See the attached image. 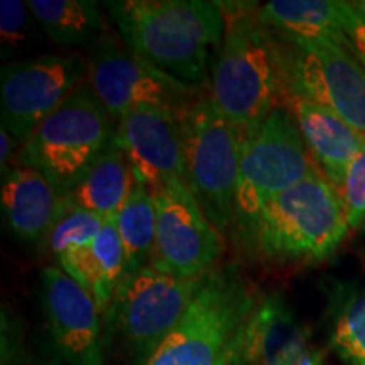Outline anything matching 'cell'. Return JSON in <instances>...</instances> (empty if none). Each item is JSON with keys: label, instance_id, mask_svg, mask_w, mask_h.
I'll list each match as a JSON object with an SVG mask.
<instances>
[{"label": "cell", "instance_id": "cell-10", "mask_svg": "<svg viewBox=\"0 0 365 365\" xmlns=\"http://www.w3.org/2000/svg\"><path fill=\"white\" fill-rule=\"evenodd\" d=\"M86 81L115 124L137 107H163L181 115L203 97V86L186 85L166 75L113 34L90 46Z\"/></svg>", "mask_w": 365, "mask_h": 365}, {"label": "cell", "instance_id": "cell-11", "mask_svg": "<svg viewBox=\"0 0 365 365\" xmlns=\"http://www.w3.org/2000/svg\"><path fill=\"white\" fill-rule=\"evenodd\" d=\"M86 81V59L78 54H36L4 63L0 118L19 148Z\"/></svg>", "mask_w": 365, "mask_h": 365}, {"label": "cell", "instance_id": "cell-5", "mask_svg": "<svg viewBox=\"0 0 365 365\" xmlns=\"http://www.w3.org/2000/svg\"><path fill=\"white\" fill-rule=\"evenodd\" d=\"M115 127L85 81L17 149L14 166L33 168L66 195L113 144Z\"/></svg>", "mask_w": 365, "mask_h": 365}, {"label": "cell", "instance_id": "cell-21", "mask_svg": "<svg viewBox=\"0 0 365 365\" xmlns=\"http://www.w3.org/2000/svg\"><path fill=\"white\" fill-rule=\"evenodd\" d=\"M135 180L124 150L113 140L91 170L65 195L71 205L108 218L129 198Z\"/></svg>", "mask_w": 365, "mask_h": 365}, {"label": "cell", "instance_id": "cell-3", "mask_svg": "<svg viewBox=\"0 0 365 365\" xmlns=\"http://www.w3.org/2000/svg\"><path fill=\"white\" fill-rule=\"evenodd\" d=\"M262 298L239 269L217 266L144 365H244L249 327Z\"/></svg>", "mask_w": 365, "mask_h": 365}, {"label": "cell", "instance_id": "cell-25", "mask_svg": "<svg viewBox=\"0 0 365 365\" xmlns=\"http://www.w3.org/2000/svg\"><path fill=\"white\" fill-rule=\"evenodd\" d=\"M43 29L36 21L27 2H0V54L4 61H17L36 56L43 41Z\"/></svg>", "mask_w": 365, "mask_h": 365}, {"label": "cell", "instance_id": "cell-14", "mask_svg": "<svg viewBox=\"0 0 365 365\" xmlns=\"http://www.w3.org/2000/svg\"><path fill=\"white\" fill-rule=\"evenodd\" d=\"M115 144L124 150L135 182L149 190L186 182L180 115L163 107H137L115 127Z\"/></svg>", "mask_w": 365, "mask_h": 365}, {"label": "cell", "instance_id": "cell-28", "mask_svg": "<svg viewBox=\"0 0 365 365\" xmlns=\"http://www.w3.org/2000/svg\"><path fill=\"white\" fill-rule=\"evenodd\" d=\"M17 144L19 143L6 129L0 130V149H2L0 150V170H2V176L12 168L11 161L12 158H16L14 156V149H16Z\"/></svg>", "mask_w": 365, "mask_h": 365}, {"label": "cell", "instance_id": "cell-23", "mask_svg": "<svg viewBox=\"0 0 365 365\" xmlns=\"http://www.w3.org/2000/svg\"><path fill=\"white\" fill-rule=\"evenodd\" d=\"M330 344L345 365H365V289H344L335 301Z\"/></svg>", "mask_w": 365, "mask_h": 365}, {"label": "cell", "instance_id": "cell-9", "mask_svg": "<svg viewBox=\"0 0 365 365\" xmlns=\"http://www.w3.org/2000/svg\"><path fill=\"white\" fill-rule=\"evenodd\" d=\"M205 276L190 279L145 266L124 277L103 314L108 333L124 341L135 365H144L161 346L186 313Z\"/></svg>", "mask_w": 365, "mask_h": 365}, {"label": "cell", "instance_id": "cell-4", "mask_svg": "<svg viewBox=\"0 0 365 365\" xmlns=\"http://www.w3.org/2000/svg\"><path fill=\"white\" fill-rule=\"evenodd\" d=\"M349 232L339 193L317 171L269 202L237 242L255 261L309 264L330 257Z\"/></svg>", "mask_w": 365, "mask_h": 365}, {"label": "cell", "instance_id": "cell-7", "mask_svg": "<svg viewBox=\"0 0 365 365\" xmlns=\"http://www.w3.org/2000/svg\"><path fill=\"white\" fill-rule=\"evenodd\" d=\"M234 237L239 240L269 202L319 171L293 113L277 107L257 129L240 134Z\"/></svg>", "mask_w": 365, "mask_h": 365}, {"label": "cell", "instance_id": "cell-6", "mask_svg": "<svg viewBox=\"0 0 365 365\" xmlns=\"http://www.w3.org/2000/svg\"><path fill=\"white\" fill-rule=\"evenodd\" d=\"M186 185L223 237L234 234L242 137L203 95L180 115Z\"/></svg>", "mask_w": 365, "mask_h": 365}, {"label": "cell", "instance_id": "cell-8", "mask_svg": "<svg viewBox=\"0 0 365 365\" xmlns=\"http://www.w3.org/2000/svg\"><path fill=\"white\" fill-rule=\"evenodd\" d=\"M276 41L279 107L286 100H303L336 113L365 134V70L357 58L330 41H299L279 34Z\"/></svg>", "mask_w": 365, "mask_h": 365}, {"label": "cell", "instance_id": "cell-1", "mask_svg": "<svg viewBox=\"0 0 365 365\" xmlns=\"http://www.w3.org/2000/svg\"><path fill=\"white\" fill-rule=\"evenodd\" d=\"M124 44L158 70L208 86L210 49L222 44L225 21L210 0H115L103 4Z\"/></svg>", "mask_w": 365, "mask_h": 365}, {"label": "cell", "instance_id": "cell-16", "mask_svg": "<svg viewBox=\"0 0 365 365\" xmlns=\"http://www.w3.org/2000/svg\"><path fill=\"white\" fill-rule=\"evenodd\" d=\"M0 207L11 234L44 245L65 207V193L33 168L12 166L2 178Z\"/></svg>", "mask_w": 365, "mask_h": 365}, {"label": "cell", "instance_id": "cell-27", "mask_svg": "<svg viewBox=\"0 0 365 365\" xmlns=\"http://www.w3.org/2000/svg\"><path fill=\"white\" fill-rule=\"evenodd\" d=\"M349 51L365 70V0H340Z\"/></svg>", "mask_w": 365, "mask_h": 365}, {"label": "cell", "instance_id": "cell-26", "mask_svg": "<svg viewBox=\"0 0 365 365\" xmlns=\"http://www.w3.org/2000/svg\"><path fill=\"white\" fill-rule=\"evenodd\" d=\"M336 193L350 230L365 227V149L349 164Z\"/></svg>", "mask_w": 365, "mask_h": 365}, {"label": "cell", "instance_id": "cell-2", "mask_svg": "<svg viewBox=\"0 0 365 365\" xmlns=\"http://www.w3.org/2000/svg\"><path fill=\"white\" fill-rule=\"evenodd\" d=\"M225 21L210 63L208 95L240 134L257 129L281 103L276 34L259 21L257 2H217Z\"/></svg>", "mask_w": 365, "mask_h": 365}, {"label": "cell", "instance_id": "cell-12", "mask_svg": "<svg viewBox=\"0 0 365 365\" xmlns=\"http://www.w3.org/2000/svg\"><path fill=\"white\" fill-rule=\"evenodd\" d=\"M150 193L158 213L150 266L190 279L213 271L225 252V237L210 223L188 185L175 181Z\"/></svg>", "mask_w": 365, "mask_h": 365}, {"label": "cell", "instance_id": "cell-13", "mask_svg": "<svg viewBox=\"0 0 365 365\" xmlns=\"http://www.w3.org/2000/svg\"><path fill=\"white\" fill-rule=\"evenodd\" d=\"M41 303L49 336L68 365H103L100 309L93 296L58 266L41 272Z\"/></svg>", "mask_w": 365, "mask_h": 365}, {"label": "cell", "instance_id": "cell-19", "mask_svg": "<svg viewBox=\"0 0 365 365\" xmlns=\"http://www.w3.org/2000/svg\"><path fill=\"white\" fill-rule=\"evenodd\" d=\"M59 269L93 296L100 313L107 312L127 274L124 245L115 217L105 218L93 244Z\"/></svg>", "mask_w": 365, "mask_h": 365}, {"label": "cell", "instance_id": "cell-17", "mask_svg": "<svg viewBox=\"0 0 365 365\" xmlns=\"http://www.w3.org/2000/svg\"><path fill=\"white\" fill-rule=\"evenodd\" d=\"M293 113L304 144L330 185L339 191L345 171L354 158L365 149V134L327 108L286 100L281 105Z\"/></svg>", "mask_w": 365, "mask_h": 365}, {"label": "cell", "instance_id": "cell-20", "mask_svg": "<svg viewBox=\"0 0 365 365\" xmlns=\"http://www.w3.org/2000/svg\"><path fill=\"white\" fill-rule=\"evenodd\" d=\"M46 38L59 48L95 44L108 36L102 9L91 0H27Z\"/></svg>", "mask_w": 365, "mask_h": 365}, {"label": "cell", "instance_id": "cell-24", "mask_svg": "<svg viewBox=\"0 0 365 365\" xmlns=\"http://www.w3.org/2000/svg\"><path fill=\"white\" fill-rule=\"evenodd\" d=\"M103 222V217L71 205L65 196L63 212L59 213L56 223L44 242V247L53 255L58 267H63L71 259L88 249L93 244Z\"/></svg>", "mask_w": 365, "mask_h": 365}, {"label": "cell", "instance_id": "cell-22", "mask_svg": "<svg viewBox=\"0 0 365 365\" xmlns=\"http://www.w3.org/2000/svg\"><path fill=\"white\" fill-rule=\"evenodd\" d=\"M115 225L124 245L127 274L150 266L156 242L158 213L148 186L135 182L129 198L117 212Z\"/></svg>", "mask_w": 365, "mask_h": 365}, {"label": "cell", "instance_id": "cell-15", "mask_svg": "<svg viewBox=\"0 0 365 365\" xmlns=\"http://www.w3.org/2000/svg\"><path fill=\"white\" fill-rule=\"evenodd\" d=\"M244 365H325V354L284 298L274 293L264 296L250 322Z\"/></svg>", "mask_w": 365, "mask_h": 365}, {"label": "cell", "instance_id": "cell-18", "mask_svg": "<svg viewBox=\"0 0 365 365\" xmlns=\"http://www.w3.org/2000/svg\"><path fill=\"white\" fill-rule=\"evenodd\" d=\"M257 16L282 38L330 41L349 49L340 0H272L261 4Z\"/></svg>", "mask_w": 365, "mask_h": 365}]
</instances>
